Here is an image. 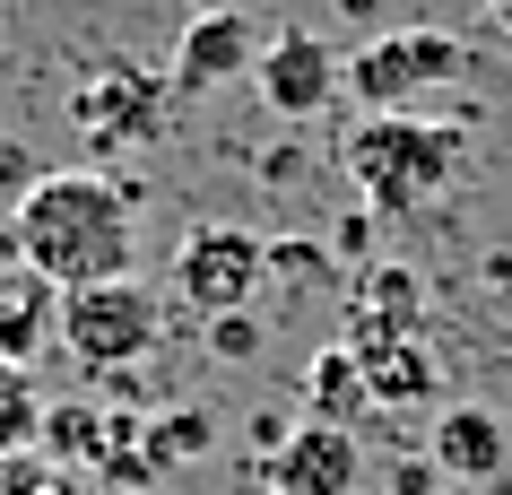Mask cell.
I'll return each mask as SVG.
<instances>
[{
    "instance_id": "ba28073f",
    "label": "cell",
    "mask_w": 512,
    "mask_h": 495,
    "mask_svg": "<svg viewBox=\"0 0 512 495\" xmlns=\"http://www.w3.org/2000/svg\"><path fill=\"white\" fill-rule=\"evenodd\" d=\"M356 478H365L356 426H322V417L287 426V435L270 443V469H261L270 495H356Z\"/></svg>"
},
{
    "instance_id": "5b68a950",
    "label": "cell",
    "mask_w": 512,
    "mask_h": 495,
    "mask_svg": "<svg viewBox=\"0 0 512 495\" xmlns=\"http://www.w3.org/2000/svg\"><path fill=\"white\" fill-rule=\"evenodd\" d=\"M270 287V244L252 226H191L174 244V296L217 322V313H252V296Z\"/></svg>"
},
{
    "instance_id": "9c48e42d",
    "label": "cell",
    "mask_w": 512,
    "mask_h": 495,
    "mask_svg": "<svg viewBox=\"0 0 512 495\" xmlns=\"http://www.w3.org/2000/svg\"><path fill=\"white\" fill-rule=\"evenodd\" d=\"M261 44H270V35L252 27L243 9H226V0L191 9L183 44H174V96H200V87H226V79H243V70L261 61Z\"/></svg>"
},
{
    "instance_id": "2e32d148",
    "label": "cell",
    "mask_w": 512,
    "mask_h": 495,
    "mask_svg": "<svg viewBox=\"0 0 512 495\" xmlns=\"http://www.w3.org/2000/svg\"><path fill=\"white\" fill-rule=\"evenodd\" d=\"M209 348H217V357H261V322H252V313H217V322H209Z\"/></svg>"
},
{
    "instance_id": "6da1fadb",
    "label": "cell",
    "mask_w": 512,
    "mask_h": 495,
    "mask_svg": "<svg viewBox=\"0 0 512 495\" xmlns=\"http://www.w3.org/2000/svg\"><path fill=\"white\" fill-rule=\"evenodd\" d=\"M9 252L53 296L96 287V278H131V261H139V183H122L105 165L35 174L18 218H9Z\"/></svg>"
},
{
    "instance_id": "5bb4252c",
    "label": "cell",
    "mask_w": 512,
    "mask_h": 495,
    "mask_svg": "<svg viewBox=\"0 0 512 495\" xmlns=\"http://www.w3.org/2000/svg\"><path fill=\"white\" fill-rule=\"evenodd\" d=\"M53 339V304H44V278L35 287H0V365H35V348Z\"/></svg>"
},
{
    "instance_id": "30bf717a",
    "label": "cell",
    "mask_w": 512,
    "mask_h": 495,
    "mask_svg": "<svg viewBox=\"0 0 512 495\" xmlns=\"http://www.w3.org/2000/svg\"><path fill=\"white\" fill-rule=\"evenodd\" d=\"M400 330H426V287L408 261H365L348 278V330L339 339H400Z\"/></svg>"
},
{
    "instance_id": "7a4b0ae2",
    "label": "cell",
    "mask_w": 512,
    "mask_h": 495,
    "mask_svg": "<svg viewBox=\"0 0 512 495\" xmlns=\"http://www.w3.org/2000/svg\"><path fill=\"white\" fill-rule=\"evenodd\" d=\"M469 165V131L460 122H426V113H365L348 131V174L365 192V218H417L460 183Z\"/></svg>"
},
{
    "instance_id": "277c9868",
    "label": "cell",
    "mask_w": 512,
    "mask_h": 495,
    "mask_svg": "<svg viewBox=\"0 0 512 495\" xmlns=\"http://www.w3.org/2000/svg\"><path fill=\"white\" fill-rule=\"evenodd\" d=\"M460 70H469V44L443 27H391L374 35V44H356L348 70H339V87H348L365 113H408L426 87H452Z\"/></svg>"
},
{
    "instance_id": "9a60e30c",
    "label": "cell",
    "mask_w": 512,
    "mask_h": 495,
    "mask_svg": "<svg viewBox=\"0 0 512 495\" xmlns=\"http://www.w3.org/2000/svg\"><path fill=\"white\" fill-rule=\"evenodd\" d=\"M44 443V391L27 365H0V461H18Z\"/></svg>"
},
{
    "instance_id": "52a82bcc",
    "label": "cell",
    "mask_w": 512,
    "mask_h": 495,
    "mask_svg": "<svg viewBox=\"0 0 512 495\" xmlns=\"http://www.w3.org/2000/svg\"><path fill=\"white\" fill-rule=\"evenodd\" d=\"M252 79H261V105H270L278 122H313V113H330V96H339V53H330L313 27H278L270 44H261V61H252Z\"/></svg>"
},
{
    "instance_id": "8992f818",
    "label": "cell",
    "mask_w": 512,
    "mask_h": 495,
    "mask_svg": "<svg viewBox=\"0 0 512 495\" xmlns=\"http://www.w3.org/2000/svg\"><path fill=\"white\" fill-rule=\"evenodd\" d=\"M165 105H174V87H157L139 61H96L79 87H70V122L96 157H122V148H148L165 131Z\"/></svg>"
},
{
    "instance_id": "e0dca14e",
    "label": "cell",
    "mask_w": 512,
    "mask_h": 495,
    "mask_svg": "<svg viewBox=\"0 0 512 495\" xmlns=\"http://www.w3.org/2000/svg\"><path fill=\"white\" fill-rule=\"evenodd\" d=\"M35 495H105V487H96V478H70V469H53V478H44Z\"/></svg>"
},
{
    "instance_id": "8fae6325",
    "label": "cell",
    "mask_w": 512,
    "mask_h": 495,
    "mask_svg": "<svg viewBox=\"0 0 512 495\" xmlns=\"http://www.w3.org/2000/svg\"><path fill=\"white\" fill-rule=\"evenodd\" d=\"M504 469V426L486 409H443L434 426V478H495Z\"/></svg>"
},
{
    "instance_id": "ac0fdd59",
    "label": "cell",
    "mask_w": 512,
    "mask_h": 495,
    "mask_svg": "<svg viewBox=\"0 0 512 495\" xmlns=\"http://www.w3.org/2000/svg\"><path fill=\"white\" fill-rule=\"evenodd\" d=\"M339 9H356V18H374V0H339Z\"/></svg>"
},
{
    "instance_id": "3957f363",
    "label": "cell",
    "mask_w": 512,
    "mask_h": 495,
    "mask_svg": "<svg viewBox=\"0 0 512 495\" xmlns=\"http://www.w3.org/2000/svg\"><path fill=\"white\" fill-rule=\"evenodd\" d=\"M53 339L87 374H131L139 357H157L165 339V304L139 287V278H96V287H70L53 304Z\"/></svg>"
},
{
    "instance_id": "4fadbf2b",
    "label": "cell",
    "mask_w": 512,
    "mask_h": 495,
    "mask_svg": "<svg viewBox=\"0 0 512 495\" xmlns=\"http://www.w3.org/2000/svg\"><path fill=\"white\" fill-rule=\"evenodd\" d=\"M304 409L322 417V426H356V417L374 409V400H365V374H356V357L339 348V339L304 365Z\"/></svg>"
},
{
    "instance_id": "d6986e66",
    "label": "cell",
    "mask_w": 512,
    "mask_h": 495,
    "mask_svg": "<svg viewBox=\"0 0 512 495\" xmlns=\"http://www.w3.org/2000/svg\"><path fill=\"white\" fill-rule=\"evenodd\" d=\"M486 9H495V18H504V27H512V0H486Z\"/></svg>"
},
{
    "instance_id": "7c38bea8",
    "label": "cell",
    "mask_w": 512,
    "mask_h": 495,
    "mask_svg": "<svg viewBox=\"0 0 512 495\" xmlns=\"http://www.w3.org/2000/svg\"><path fill=\"white\" fill-rule=\"evenodd\" d=\"M105 426H113V409H96V400H70V409H44V461L53 469H70V478H96L105 469Z\"/></svg>"
},
{
    "instance_id": "ffe728a7",
    "label": "cell",
    "mask_w": 512,
    "mask_h": 495,
    "mask_svg": "<svg viewBox=\"0 0 512 495\" xmlns=\"http://www.w3.org/2000/svg\"><path fill=\"white\" fill-rule=\"evenodd\" d=\"M426 495H434V487H426Z\"/></svg>"
}]
</instances>
